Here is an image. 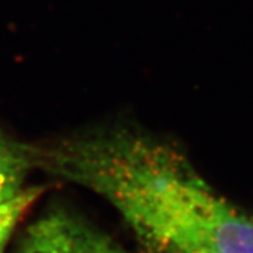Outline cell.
<instances>
[{
  "instance_id": "6da1fadb",
  "label": "cell",
  "mask_w": 253,
  "mask_h": 253,
  "mask_svg": "<svg viewBox=\"0 0 253 253\" xmlns=\"http://www.w3.org/2000/svg\"><path fill=\"white\" fill-rule=\"evenodd\" d=\"M36 168L104 199L148 253H253V215L174 145L110 126L34 145Z\"/></svg>"
},
{
  "instance_id": "7a4b0ae2",
  "label": "cell",
  "mask_w": 253,
  "mask_h": 253,
  "mask_svg": "<svg viewBox=\"0 0 253 253\" xmlns=\"http://www.w3.org/2000/svg\"><path fill=\"white\" fill-rule=\"evenodd\" d=\"M16 253H135L86 219L55 207L28 226Z\"/></svg>"
},
{
  "instance_id": "3957f363",
  "label": "cell",
  "mask_w": 253,
  "mask_h": 253,
  "mask_svg": "<svg viewBox=\"0 0 253 253\" xmlns=\"http://www.w3.org/2000/svg\"><path fill=\"white\" fill-rule=\"evenodd\" d=\"M36 169L34 146L0 128V204L24 190L28 173Z\"/></svg>"
},
{
  "instance_id": "277c9868",
  "label": "cell",
  "mask_w": 253,
  "mask_h": 253,
  "mask_svg": "<svg viewBox=\"0 0 253 253\" xmlns=\"http://www.w3.org/2000/svg\"><path fill=\"white\" fill-rule=\"evenodd\" d=\"M42 191L44 187L40 186L26 187L13 199L0 204V253H3L18 222L27 214L28 210L36 204Z\"/></svg>"
}]
</instances>
